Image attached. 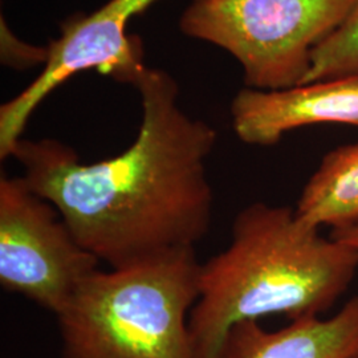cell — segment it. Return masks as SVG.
Masks as SVG:
<instances>
[{
	"instance_id": "cell-10",
	"label": "cell",
	"mask_w": 358,
	"mask_h": 358,
	"mask_svg": "<svg viewBox=\"0 0 358 358\" xmlns=\"http://www.w3.org/2000/svg\"><path fill=\"white\" fill-rule=\"evenodd\" d=\"M358 77V0L345 20L312 53L304 84Z\"/></svg>"
},
{
	"instance_id": "cell-11",
	"label": "cell",
	"mask_w": 358,
	"mask_h": 358,
	"mask_svg": "<svg viewBox=\"0 0 358 358\" xmlns=\"http://www.w3.org/2000/svg\"><path fill=\"white\" fill-rule=\"evenodd\" d=\"M329 238L333 241L348 244V245L358 250V224L357 226H353V227L341 229V230H332Z\"/></svg>"
},
{
	"instance_id": "cell-4",
	"label": "cell",
	"mask_w": 358,
	"mask_h": 358,
	"mask_svg": "<svg viewBox=\"0 0 358 358\" xmlns=\"http://www.w3.org/2000/svg\"><path fill=\"white\" fill-rule=\"evenodd\" d=\"M357 0H192L179 20L189 38L215 44L242 65L248 88L301 85L312 53Z\"/></svg>"
},
{
	"instance_id": "cell-9",
	"label": "cell",
	"mask_w": 358,
	"mask_h": 358,
	"mask_svg": "<svg viewBox=\"0 0 358 358\" xmlns=\"http://www.w3.org/2000/svg\"><path fill=\"white\" fill-rule=\"evenodd\" d=\"M300 222L312 229L341 230L358 224V143L336 148L303 189L294 208Z\"/></svg>"
},
{
	"instance_id": "cell-1",
	"label": "cell",
	"mask_w": 358,
	"mask_h": 358,
	"mask_svg": "<svg viewBox=\"0 0 358 358\" xmlns=\"http://www.w3.org/2000/svg\"><path fill=\"white\" fill-rule=\"evenodd\" d=\"M136 88L141 125L122 153L85 164L63 142L22 138L11 155L27 185L109 268L195 248L213 219L206 162L215 129L182 110L178 84L166 71L148 68Z\"/></svg>"
},
{
	"instance_id": "cell-2",
	"label": "cell",
	"mask_w": 358,
	"mask_h": 358,
	"mask_svg": "<svg viewBox=\"0 0 358 358\" xmlns=\"http://www.w3.org/2000/svg\"><path fill=\"white\" fill-rule=\"evenodd\" d=\"M358 250L320 236L294 208L262 202L242 210L230 245L201 263L190 333L198 358H222L231 329L267 315L319 317L344 294Z\"/></svg>"
},
{
	"instance_id": "cell-6",
	"label": "cell",
	"mask_w": 358,
	"mask_h": 358,
	"mask_svg": "<svg viewBox=\"0 0 358 358\" xmlns=\"http://www.w3.org/2000/svg\"><path fill=\"white\" fill-rule=\"evenodd\" d=\"M157 0H108L90 15L77 13L62 24L45 47L44 68L26 90L0 106V158L13 155L32 113L52 92L80 72L94 69L136 88L148 66L140 40L128 35L129 22Z\"/></svg>"
},
{
	"instance_id": "cell-7",
	"label": "cell",
	"mask_w": 358,
	"mask_h": 358,
	"mask_svg": "<svg viewBox=\"0 0 358 358\" xmlns=\"http://www.w3.org/2000/svg\"><path fill=\"white\" fill-rule=\"evenodd\" d=\"M232 128L248 145L271 146L294 129L315 124L358 127V77L279 90H242L231 103Z\"/></svg>"
},
{
	"instance_id": "cell-3",
	"label": "cell",
	"mask_w": 358,
	"mask_h": 358,
	"mask_svg": "<svg viewBox=\"0 0 358 358\" xmlns=\"http://www.w3.org/2000/svg\"><path fill=\"white\" fill-rule=\"evenodd\" d=\"M195 248L97 269L57 315L64 358H198L189 327L198 299Z\"/></svg>"
},
{
	"instance_id": "cell-8",
	"label": "cell",
	"mask_w": 358,
	"mask_h": 358,
	"mask_svg": "<svg viewBox=\"0 0 358 358\" xmlns=\"http://www.w3.org/2000/svg\"><path fill=\"white\" fill-rule=\"evenodd\" d=\"M358 350V296L334 317L294 320L275 332L256 320L231 329L222 358H349Z\"/></svg>"
},
{
	"instance_id": "cell-5",
	"label": "cell",
	"mask_w": 358,
	"mask_h": 358,
	"mask_svg": "<svg viewBox=\"0 0 358 358\" xmlns=\"http://www.w3.org/2000/svg\"><path fill=\"white\" fill-rule=\"evenodd\" d=\"M100 260L24 178H0V284L55 316Z\"/></svg>"
},
{
	"instance_id": "cell-12",
	"label": "cell",
	"mask_w": 358,
	"mask_h": 358,
	"mask_svg": "<svg viewBox=\"0 0 358 358\" xmlns=\"http://www.w3.org/2000/svg\"><path fill=\"white\" fill-rule=\"evenodd\" d=\"M349 358H358V350L356 352V353H355V355H352V356H350Z\"/></svg>"
}]
</instances>
